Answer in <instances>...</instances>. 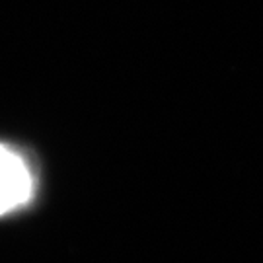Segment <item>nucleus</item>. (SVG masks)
I'll list each match as a JSON object with an SVG mask.
<instances>
[{
  "label": "nucleus",
  "mask_w": 263,
  "mask_h": 263,
  "mask_svg": "<svg viewBox=\"0 0 263 263\" xmlns=\"http://www.w3.org/2000/svg\"><path fill=\"white\" fill-rule=\"evenodd\" d=\"M33 193V174L26 158L0 144V215L26 205Z\"/></svg>",
  "instance_id": "obj_1"
}]
</instances>
